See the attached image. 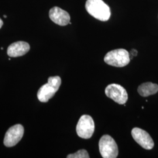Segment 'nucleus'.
Listing matches in <instances>:
<instances>
[{
  "label": "nucleus",
  "instance_id": "9",
  "mask_svg": "<svg viewBox=\"0 0 158 158\" xmlns=\"http://www.w3.org/2000/svg\"><path fill=\"white\" fill-rule=\"evenodd\" d=\"M51 20L60 26H66L70 23V17L68 12L59 7L55 6L50 10L49 13Z\"/></svg>",
  "mask_w": 158,
  "mask_h": 158
},
{
  "label": "nucleus",
  "instance_id": "1",
  "mask_svg": "<svg viewBox=\"0 0 158 158\" xmlns=\"http://www.w3.org/2000/svg\"><path fill=\"white\" fill-rule=\"evenodd\" d=\"M85 6L88 13L98 20L107 21L110 18V8L102 0H87Z\"/></svg>",
  "mask_w": 158,
  "mask_h": 158
},
{
  "label": "nucleus",
  "instance_id": "12",
  "mask_svg": "<svg viewBox=\"0 0 158 158\" xmlns=\"http://www.w3.org/2000/svg\"><path fill=\"white\" fill-rule=\"evenodd\" d=\"M68 158H89V155L85 149L79 150L77 152L69 155Z\"/></svg>",
  "mask_w": 158,
  "mask_h": 158
},
{
  "label": "nucleus",
  "instance_id": "10",
  "mask_svg": "<svg viewBox=\"0 0 158 158\" xmlns=\"http://www.w3.org/2000/svg\"><path fill=\"white\" fill-rule=\"evenodd\" d=\"M30 46L27 42L18 41L12 44L7 49V54L10 57L22 56L28 52Z\"/></svg>",
  "mask_w": 158,
  "mask_h": 158
},
{
  "label": "nucleus",
  "instance_id": "14",
  "mask_svg": "<svg viewBox=\"0 0 158 158\" xmlns=\"http://www.w3.org/2000/svg\"><path fill=\"white\" fill-rule=\"evenodd\" d=\"M3 25V21H2V19L0 18V29L1 28V27Z\"/></svg>",
  "mask_w": 158,
  "mask_h": 158
},
{
  "label": "nucleus",
  "instance_id": "15",
  "mask_svg": "<svg viewBox=\"0 0 158 158\" xmlns=\"http://www.w3.org/2000/svg\"><path fill=\"white\" fill-rule=\"evenodd\" d=\"M4 18H6V17H7V16H6V15H4Z\"/></svg>",
  "mask_w": 158,
  "mask_h": 158
},
{
  "label": "nucleus",
  "instance_id": "7",
  "mask_svg": "<svg viewBox=\"0 0 158 158\" xmlns=\"http://www.w3.org/2000/svg\"><path fill=\"white\" fill-rule=\"evenodd\" d=\"M24 133L23 125L17 124L11 127L6 132L4 139V144L6 147L16 145L22 139Z\"/></svg>",
  "mask_w": 158,
  "mask_h": 158
},
{
  "label": "nucleus",
  "instance_id": "6",
  "mask_svg": "<svg viewBox=\"0 0 158 158\" xmlns=\"http://www.w3.org/2000/svg\"><path fill=\"white\" fill-rule=\"evenodd\" d=\"M105 93L108 98L119 104H124L128 100L127 91L123 86L117 84L108 85L106 89Z\"/></svg>",
  "mask_w": 158,
  "mask_h": 158
},
{
  "label": "nucleus",
  "instance_id": "3",
  "mask_svg": "<svg viewBox=\"0 0 158 158\" xmlns=\"http://www.w3.org/2000/svg\"><path fill=\"white\" fill-rule=\"evenodd\" d=\"M130 53L124 49H118L108 52L104 57V62L110 66L122 68L130 62Z\"/></svg>",
  "mask_w": 158,
  "mask_h": 158
},
{
  "label": "nucleus",
  "instance_id": "4",
  "mask_svg": "<svg viewBox=\"0 0 158 158\" xmlns=\"http://www.w3.org/2000/svg\"><path fill=\"white\" fill-rule=\"evenodd\" d=\"M100 152L104 158H115L118 155V146L111 136L103 135L99 141Z\"/></svg>",
  "mask_w": 158,
  "mask_h": 158
},
{
  "label": "nucleus",
  "instance_id": "11",
  "mask_svg": "<svg viewBox=\"0 0 158 158\" xmlns=\"http://www.w3.org/2000/svg\"><path fill=\"white\" fill-rule=\"evenodd\" d=\"M158 91V85L151 82L143 83L138 87V92L142 97H148L156 94Z\"/></svg>",
  "mask_w": 158,
  "mask_h": 158
},
{
  "label": "nucleus",
  "instance_id": "2",
  "mask_svg": "<svg viewBox=\"0 0 158 158\" xmlns=\"http://www.w3.org/2000/svg\"><path fill=\"white\" fill-rule=\"evenodd\" d=\"M61 79L59 76L50 77L48 82L43 85L38 90L37 97L40 102H46L52 98L61 85Z\"/></svg>",
  "mask_w": 158,
  "mask_h": 158
},
{
  "label": "nucleus",
  "instance_id": "13",
  "mask_svg": "<svg viewBox=\"0 0 158 158\" xmlns=\"http://www.w3.org/2000/svg\"><path fill=\"white\" fill-rule=\"evenodd\" d=\"M131 53L132 55V56H135L138 54V52L135 49H132L131 51Z\"/></svg>",
  "mask_w": 158,
  "mask_h": 158
},
{
  "label": "nucleus",
  "instance_id": "8",
  "mask_svg": "<svg viewBox=\"0 0 158 158\" xmlns=\"http://www.w3.org/2000/svg\"><path fill=\"white\" fill-rule=\"evenodd\" d=\"M131 134L134 139L143 148L151 150L154 147L152 138L147 131L139 128H134L131 131Z\"/></svg>",
  "mask_w": 158,
  "mask_h": 158
},
{
  "label": "nucleus",
  "instance_id": "5",
  "mask_svg": "<svg viewBox=\"0 0 158 158\" xmlns=\"http://www.w3.org/2000/svg\"><path fill=\"white\" fill-rule=\"evenodd\" d=\"M94 130V122L91 116L83 115L80 118L76 127V132L79 137L89 139L93 135Z\"/></svg>",
  "mask_w": 158,
  "mask_h": 158
}]
</instances>
